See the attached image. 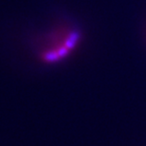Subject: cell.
Listing matches in <instances>:
<instances>
[{"label": "cell", "instance_id": "obj_1", "mask_svg": "<svg viewBox=\"0 0 146 146\" xmlns=\"http://www.w3.org/2000/svg\"><path fill=\"white\" fill-rule=\"evenodd\" d=\"M81 41V33L69 25H60L49 31L40 41L37 55L41 62L55 64L68 58Z\"/></svg>", "mask_w": 146, "mask_h": 146}]
</instances>
